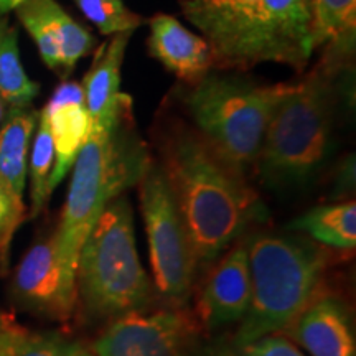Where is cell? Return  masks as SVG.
I'll list each match as a JSON object with an SVG mask.
<instances>
[{"label": "cell", "mask_w": 356, "mask_h": 356, "mask_svg": "<svg viewBox=\"0 0 356 356\" xmlns=\"http://www.w3.org/2000/svg\"><path fill=\"white\" fill-rule=\"evenodd\" d=\"M152 165L149 150L136 129L132 99L126 96L109 122L91 127L73 163L68 197L55 239L61 264L76 279L81 248L97 218L113 200L139 185Z\"/></svg>", "instance_id": "cell-2"}, {"label": "cell", "mask_w": 356, "mask_h": 356, "mask_svg": "<svg viewBox=\"0 0 356 356\" xmlns=\"http://www.w3.org/2000/svg\"><path fill=\"white\" fill-rule=\"evenodd\" d=\"M53 163H55V149H53L51 132L50 126H48L47 114L42 109L38 114L37 129H35V140L29 167L30 185H32L30 186V200H32L30 218L38 216L44 210L48 200L51 197L48 184H50Z\"/></svg>", "instance_id": "cell-22"}, {"label": "cell", "mask_w": 356, "mask_h": 356, "mask_svg": "<svg viewBox=\"0 0 356 356\" xmlns=\"http://www.w3.org/2000/svg\"><path fill=\"white\" fill-rule=\"evenodd\" d=\"M7 317H6V315H3L2 314V312H0V332H2V328L3 327H6V323H7Z\"/></svg>", "instance_id": "cell-31"}, {"label": "cell", "mask_w": 356, "mask_h": 356, "mask_svg": "<svg viewBox=\"0 0 356 356\" xmlns=\"http://www.w3.org/2000/svg\"><path fill=\"white\" fill-rule=\"evenodd\" d=\"M251 304L239 322L234 348L282 332L315 299L328 254L315 241L259 233L246 241Z\"/></svg>", "instance_id": "cell-4"}, {"label": "cell", "mask_w": 356, "mask_h": 356, "mask_svg": "<svg viewBox=\"0 0 356 356\" xmlns=\"http://www.w3.org/2000/svg\"><path fill=\"white\" fill-rule=\"evenodd\" d=\"M139 186L155 287L167 299L185 302L198 264L172 188L159 163L152 162L147 168Z\"/></svg>", "instance_id": "cell-8"}, {"label": "cell", "mask_w": 356, "mask_h": 356, "mask_svg": "<svg viewBox=\"0 0 356 356\" xmlns=\"http://www.w3.org/2000/svg\"><path fill=\"white\" fill-rule=\"evenodd\" d=\"M13 10L25 26L26 32L32 35L37 43L40 55L44 65L53 71H61V50L58 43L55 30H53L50 15H48V0H20Z\"/></svg>", "instance_id": "cell-23"}, {"label": "cell", "mask_w": 356, "mask_h": 356, "mask_svg": "<svg viewBox=\"0 0 356 356\" xmlns=\"http://www.w3.org/2000/svg\"><path fill=\"white\" fill-rule=\"evenodd\" d=\"M190 356H238L234 350L228 348V346H204V348L193 350V353Z\"/></svg>", "instance_id": "cell-28"}, {"label": "cell", "mask_w": 356, "mask_h": 356, "mask_svg": "<svg viewBox=\"0 0 356 356\" xmlns=\"http://www.w3.org/2000/svg\"><path fill=\"white\" fill-rule=\"evenodd\" d=\"M48 15H50L53 30L61 50V71L63 76L73 71L74 66L84 55H88L92 48L95 38L84 30L78 22H74L65 8L56 0H48Z\"/></svg>", "instance_id": "cell-24"}, {"label": "cell", "mask_w": 356, "mask_h": 356, "mask_svg": "<svg viewBox=\"0 0 356 356\" xmlns=\"http://www.w3.org/2000/svg\"><path fill=\"white\" fill-rule=\"evenodd\" d=\"M286 332L310 356H356L348 307L335 296L312 300Z\"/></svg>", "instance_id": "cell-12"}, {"label": "cell", "mask_w": 356, "mask_h": 356, "mask_svg": "<svg viewBox=\"0 0 356 356\" xmlns=\"http://www.w3.org/2000/svg\"><path fill=\"white\" fill-rule=\"evenodd\" d=\"M159 149L198 269L211 266L264 208L244 177L184 122L163 127Z\"/></svg>", "instance_id": "cell-1"}, {"label": "cell", "mask_w": 356, "mask_h": 356, "mask_svg": "<svg viewBox=\"0 0 356 356\" xmlns=\"http://www.w3.org/2000/svg\"><path fill=\"white\" fill-rule=\"evenodd\" d=\"M26 218L24 197L17 195L12 186L0 177V274L6 275L10 266L13 236Z\"/></svg>", "instance_id": "cell-26"}, {"label": "cell", "mask_w": 356, "mask_h": 356, "mask_svg": "<svg viewBox=\"0 0 356 356\" xmlns=\"http://www.w3.org/2000/svg\"><path fill=\"white\" fill-rule=\"evenodd\" d=\"M251 304V275L246 241L221 257L202 289L198 317L208 330L239 323Z\"/></svg>", "instance_id": "cell-11"}, {"label": "cell", "mask_w": 356, "mask_h": 356, "mask_svg": "<svg viewBox=\"0 0 356 356\" xmlns=\"http://www.w3.org/2000/svg\"><path fill=\"white\" fill-rule=\"evenodd\" d=\"M76 292L96 320L119 318L149 307L152 284L137 252L127 198L113 200L88 234L78 257Z\"/></svg>", "instance_id": "cell-6"}, {"label": "cell", "mask_w": 356, "mask_h": 356, "mask_svg": "<svg viewBox=\"0 0 356 356\" xmlns=\"http://www.w3.org/2000/svg\"><path fill=\"white\" fill-rule=\"evenodd\" d=\"M314 50L330 44L351 48L355 42L356 0H309Z\"/></svg>", "instance_id": "cell-18"}, {"label": "cell", "mask_w": 356, "mask_h": 356, "mask_svg": "<svg viewBox=\"0 0 356 356\" xmlns=\"http://www.w3.org/2000/svg\"><path fill=\"white\" fill-rule=\"evenodd\" d=\"M0 356H95L91 348L61 333L33 332L7 320L0 332Z\"/></svg>", "instance_id": "cell-19"}, {"label": "cell", "mask_w": 356, "mask_h": 356, "mask_svg": "<svg viewBox=\"0 0 356 356\" xmlns=\"http://www.w3.org/2000/svg\"><path fill=\"white\" fill-rule=\"evenodd\" d=\"M330 48L325 63L292 88L267 124L254 165L274 188H296L314 178L330 157L338 104L337 73L341 55Z\"/></svg>", "instance_id": "cell-3"}, {"label": "cell", "mask_w": 356, "mask_h": 356, "mask_svg": "<svg viewBox=\"0 0 356 356\" xmlns=\"http://www.w3.org/2000/svg\"><path fill=\"white\" fill-rule=\"evenodd\" d=\"M43 111L47 114L55 149V163L48 184L53 193L86 144L91 132V119L84 104L81 84L73 81L60 84Z\"/></svg>", "instance_id": "cell-13"}, {"label": "cell", "mask_w": 356, "mask_h": 356, "mask_svg": "<svg viewBox=\"0 0 356 356\" xmlns=\"http://www.w3.org/2000/svg\"><path fill=\"white\" fill-rule=\"evenodd\" d=\"M198 327L184 310L124 315L96 338L95 356H190Z\"/></svg>", "instance_id": "cell-9"}, {"label": "cell", "mask_w": 356, "mask_h": 356, "mask_svg": "<svg viewBox=\"0 0 356 356\" xmlns=\"http://www.w3.org/2000/svg\"><path fill=\"white\" fill-rule=\"evenodd\" d=\"M257 0H180L181 13L208 43L228 30Z\"/></svg>", "instance_id": "cell-21"}, {"label": "cell", "mask_w": 356, "mask_h": 356, "mask_svg": "<svg viewBox=\"0 0 356 356\" xmlns=\"http://www.w3.org/2000/svg\"><path fill=\"white\" fill-rule=\"evenodd\" d=\"M149 25L150 55L185 84L197 83L215 68V58L207 40L190 32L177 19L159 13Z\"/></svg>", "instance_id": "cell-14"}, {"label": "cell", "mask_w": 356, "mask_h": 356, "mask_svg": "<svg viewBox=\"0 0 356 356\" xmlns=\"http://www.w3.org/2000/svg\"><path fill=\"white\" fill-rule=\"evenodd\" d=\"M234 351L238 356H305L291 340L275 333L257 338Z\"/></svg>", "instance_id": "cell-27"}, {"label": "cell", "mask_w": 356, "mask_h": 356, "mask_svg": "<svg viewBox=\"0 0 356 356\" xmlns=\"http://www.w3.org/2000/svg\"><path fill=\"white\" fill-rule=\"evenodd\" d=\"M215 68L246 70L273 61L304 70L314 53L309 0H257L208 43Z\"/></svg>", "instance_id": "cell-7"}, {"label": "cell", "mask_w": 356, "mask_h": 356, "mask_svg": "<svg viewBox=\"0 0 356 356\" xmlns=\"http://www.w3.org/2000/svg\"><path fill=\"white\" fill-rule=\"evenodd\" d=\"M74 2L102 35L134 32L142 24L140 17L129 10L122 0H74Z\"/></svg>", "instance_id": "cell-25"}, {"label": "cell", "mask_w": 356, "mask_h": 356, "mask_svg": "<svg viewBox=\"0 0 356 356\" xmlns=\"http://www.w3.org/2000/svg\"><path fill=\"white\" fill-rule=\"evenodd\" d=\"M17 38V30L0 15V96L10 108H26L38 95V84L26 76Z\"/></svg>", "instance_id": "cell-20"}, {"label": "cell", "mask_w": 356, "mask_h": 356, "mask_svg": "<svg viewBox=\"0 0 356 356\" xmlns=\"http://www.w3.org/2000/svg\"><path fill=\"white\" fill-rule=\"evenodd\" d=\"M10 293L17 305L40 317L71 318L78 302L76 279L61 264L53 236L26 251L12 275Z\"/></svg>", "instance_id": "cell-10"}, {"label": "cell", "mask_w": 356, "mask_h": 356, "mask_svg": "<svg viewBox=\"0 0 356 356\" xmlns=\"http://www.w3.org/2000/svg\"><path fill=\"white\" fill-rule=\"evenodd\" d=\"M8 111H10V106H8L7 101L0 96V126H2L3 121H6Z\"/></svg>", "instance_id": "cell-30"}, {"label": "cell", "mask_w": 356, "mask_h": 356, "mask_svg": "<svg viewBox=\"0 0 356 356\" xmlns=\"http://www.w3.org/2000/svg\"><path fill=\"white\" fill-rule=\"evenodd\" d=\"M289 228L305 233L322 246L350 251L356 246V203L351 200L312 208L296 218Z\"/></svg>", "instance_id": "cell-17"}, {"label": "cell", "mask_w": 356, "mask_h": 356, "mask_svg": "<svg viewBox=\"0 0 356 356\" xmlns=\"http://www.w3.org/2000/svg\"><path fill=\"white\" fill-rule=\"evenodd\" d=\"M132 32L113 35L101 44L81 84L91 127L109 122L127 95L121 92V68Z\"/></svg>", "instance_id": "cell-15"}, {"label": "cell", "mask_w": 356, "mask_h": 356, "mask_svg": "<svg viewBox=\"0 0 356 356\" xmlns=\"http://www.w3.org/2000/svg\"><path fill=\"white\" fill-rule=\"evenodd\" d=\"M38 114L30 106L10 108L0 126V177L20 197H24L26 185L30 142L37 129Z\"/></svg>", "instance_id": "cell-16"}, {"label": "cell", "mask_w": 356, "mask_h": 356, "mask_svg": "<svg viewBox=\"0 0 356 356\" xmlns=\"http://www.w3.org/2000/svg\"><path fill=\"white\" fill-rule=\"evenodd\" d=\"M291 88L292 83L259 84L211 70L197 83L186 84L184 104L200 137L244 177L256 163L275 106Z\"/></svg>", "instance_id": "cell-5"}, {"label": "cell", "mask_w": 356, "mask_h": 356, "mask_svg": "<svg viewBox=\"0 0 356 356\" xmlns=\"http://www.w3.org/2000/svg\"><path fill=\"white\" fill-rule=\"evenodd\" d=\"M19 2L20 0H0V15H3L8 10H13Z\"/></svg>", "instance_id": "cell-29"}]
</instances>
